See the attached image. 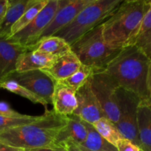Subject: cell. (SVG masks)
Returning a JSON list of instances; mask_svg holds the SVG:
<instances>
[{"instance_id":"ffe728a7","label":"cell","mask_w":151,"mask_h":151,"mask_svg":"<svg viewBox=\"0 0 151 151\" xmlns=\"http://www.w3.org/2000/svg\"><path fill=\"white\" fill-rule=\"evenodd\" d=\"M87 130L85 141L80 146L91 151H118L114 145L105 139L94 128L92 124L83 121Z\"/></svg>"},{"instance_id":"ac0fdd59","label":"cell","mask_w":151,"mask_h":151,"mask_svg":"<svg viewBox=\"0 0 151 151\" xmlns=\"http://www.w3.org/2000/svg\"><path fill=\"white\" fill-rule=\"evenodd\" d=\"M137 127L140 149L151 151V109L143 101L137 110Z\"/></svg>"},{"instance_id":"7a4b0ae2","label":"cell","mask_w":151,"mask_h":151,"mask_svg":"<svg viewBox=\"0 0 151 151\" xmlns=\"http://www.w3.org/2000/svg\"><path fill=\"white\" fill-rule=\"evenodd\" d=\"M150 59L137 46L131 45L119 51L104 70L115 80L119 87L137 94L145 101L150 97L147 72Z\"/></svg>"},{"instance_id":"6da1fadb","label":"cell","mask_w":151,"mask_h":151,"mask_svg":"<svg viewBox=\"0 0 151 151\" xmlns=\"http://www.w3.org/2000/svg\"><path fill=\"white\" fill-rule=\"evenodd\" d=\"M66 120L67 116L47 109L36 121L1 131L0 142L26 151L58 147L55 144V139L66 125Z\"/></svg>"},{"instance_id":"4fadbf2b","label":"cell","mask_w":151,"mask_h":151,"mask_svg":"<svg viewBox=\"0 0 151 151\" xmlns=\"http://www.w3.org/2000/svg\"><path fill=\"white\" fill-rule=\"evenodd\" d=\"M58 58L38 51H27L18 57L16 72H24L32 70H42L50 67Z\"/></svg>"},{"instance_id":"f546056e","label":"cell","mask_w":151,"mask_h":151,"mask_svg":"<svg viewBox=\"0 0 151 151\" xmlns=\"http://www.w3.org/2000/svg\"><path fill=\"white\" fill-rule=\"evenodd\" d=\"M8 7V0H0V24L2 22Z\"/></svg>"},{"instance_id":"836d02e7","label":"cell","mask_w":151,"mask_h":151,"mask_svg":"<svg viewBox=\"0 0 151 151\" xmlns=\"http://www.w3.org/2000/svg\"><path fill=\"white\" fill-rule=\"evenodd\" d=\"M77 145V144H76ZM77 145L78 146V147H80V149H81V150L82 151H91V150H87V149H86V148H84V147H81V146H80V145Z\"/></svg>"},{"instance_id":"52a82bcc","label":"cell","mask_w":151,"mask_h":151,"mask_svg":"<svg viewBox=\"0 0 151 151\" xmlns=\"http://www.w3.org/2000/svg\"><path fill=\"white\" fill-rule=\"evenodd\" d=\"M119 117L116 125L124 139L130 140L140 148L137 127V110L142 100L134 93L119 87L117 90Z\"/></svg>"},{"instance_id":"1f68e13d","label":"cell","mask_w":151,"mask_h":151,"mask_svg":"<svg viewBox=\"0 0 151 151\" xmlns=\"http://www.w3.org/2000/svg\"><path fill=\"white\" fill-rule=\"evenodd\" d=\"M28 151H66L63 147H45V148H38L34 149V150H30Z\"/></svg>"},{"instance_id":"3957f363","label":"cell","mask_w":151,"mask_h":151,"mask_svg":"<svg viewBox=\"0 0 151 151\" xmlns=\"http://www.w3.org/2000/svg\"><path fill=\"white\" fill-rule=\"evenodd\" d=\"M150 6V1L125 0L102 24L106 44L112 50H120L134 45L142 22Z\"/></svg>"},{"instance_id":"e0dca14e","label":"cell","mask_w":151,"mask_h":151,"mask_svg":"<svg viewBox=\"0 0 151 151\" xmlns=\"http://www.w3.org/2000/svg\"><path fill=\"white\" fill-rule=\"evenodd\" d=\"M32 0H8L5 16L0 24V38L8 39L13 25L17 22Z\"/></svg>"},{"instance_id":"8fae6325","label":"cell","mask_w":151,"mask_h":151,"mask_svg":"<svg viewBox=\"0 0 151 151\" xmlns=\"http://www.w3.org/2000/svg\"><path fill=\"white\" fill-rule=\"evenodd\" d=\"M78 107L73 114L90 124L95 123L105 117L100 105L96 98L91 86V78L75 91Z\"/></svg>"},{"instance_id":"83f0119b","label":"cell","mask_w":151,"mask_h":151,"mask_svg":"<svg viewBox=\"0 0 151 151\" xmlns=\"http://www.w3.org/2000/svg\"><path fill=\"white\" fill-rule=\"evenodd\" d=\"M118 151H139L140 148L130 140L122 139L116 145Z\"/></svg>"},{"instance_id":"277c9868","label":"cell","mask_w":151,"mask_h":151,"mask_svg":"<svg viewBox=\"0 0 151 151\" xmlns=\"http://www.w3.org/2000/svg\"><path fill=\"white\" fill-rule=\"evenodd\" d=\"M122 1V0H93L69 24L54 35L64 39L71 46L84 34L103 24Z\"/></svg>"},{"instance_id":"8992f818","label":"cell","mask_w":151,"mask_h":151,"mask_svg":"<svg viewBox=\"0 0 151 151\" xmlns=\"http://www.w3.org/2000/svg\"><path fill=\"white\" fill-rule=\"evenodd\" d=\"M91 86L105 117L116 124L119 117L117 83L104 69H97L91 77Z\"/></svg>"},{"instance_id":"d4e9b609","label":"cell","mask_w":151,"mask_h":151,"mask_svg":"<svg viewBox=\"0 0 151 151\" xmlns=\"http://www.w3.org/2000/svg\"><path fill=\"white\" fill-rule=\"evenodd\" d=\"M0 87L4 89L7 90V91H10L12 93L17 94V95L21 96L22 97L27 99L32 103H35V104H41L44 106L46 109H47V103L44 101L42 98L38 97L35 94L32 93L27 88L25 87L19 85L17 82L13 81V80H6L4 82L0 83Z\"/></svg>"},{"instance_id":"e575fe53","label":"cell","mask_w":151,"mask_h":151,"mask_svg":"<svg viewBox=\"0 0 151 151\" xmlns=\"http://www.w3.org/2000/svg\"><path fill=\"white\" fill-rule=\"evenodd\" d=\"M139 151H144V150H142V149H140Z\"/></svg>"},{"instance_id":"5b68a950","label":"cell","mask_w":151,"mask_h":151,"mask_svg":"<svg viewBox=\"0 0 151 151\" xmlns=\"http://www.w3.org/2000/svg\"><path fill=\"white\" fill-rule=\"evenodd\" d=\"M70 47L82 64L95 70L104 69L119 51L112 50L106 44L102 24L82 35Z\"/></svg>"},{"instance_id":"4dcf8cb0","label":"cell","mask_w":151,"mask_h":151,"mask_svg":"<svg viewBox=\"0 0 151 151\" xmlns=\"http://www.w3.org/2000/svg\"><path fill=\"white\" fill-rule=\"evenodd\" d=\"M0 151H26L23 149L16 148V147H11L7 145L4 144V143L0 142Z\"/></svg>"},{"instance_id":"2e32d148","label":"cell","mask_w":151,"mask_h":151,"mask_svg":"<svg viewBox=\"0 0 151 151\" xmlns=\"http://www.w3.org/2000/svg\"><path fill=\"white\" fill-rule=\"evenodd\" d=\"M87 136V130L83 120L78 116L72 114L67 116L66 124L58 134L55 144L60 147L66 142L71 140L75 144L81 145Z\"/></svg>"},{"instance_id":"4316f807","label":"cell","mask_w":151,"mask_h":151,"mask_svg":"<svg viewBox=\"0 0 151 151\" xmlns=\"http://www.w3.org/2000/svg\"><path fill=\"white\" fill-rule=\"evenodd\" d=\"M23 115L13 110L7 103L0 102V116L7 117H21Z\"/></svg>"},{"instance_id":"44dd1931","label":"cell","mask_w":151,"mask_h":151,"mask_svg":"<svg viewBox=\"0 0 151 151\" xmlns=\"http://www.w3.org/2000/svg\"><path fill=\"white\" fill-rule=\"evenodd\" d=\"M134 45L151 60V1L142 19Z\"/></svg>"},{"instance_id":"f1b7e54d","label":"cell","mask_w":151,"mask_h":151,"mask_svg":"<svg viewBox=\"0 0 151 151\" xmlns=\"http://www.w3.org/2000/svg\"><path fill=\"white\" fill-rule=\"evenodd\" d=\"M60 146L63 147L66 151H82L74 142L71 141V140L66 142Z\"/></svg>"},{"instance_id":"d6986e66","label":"cell","mask_w":151,"mask_h":151,"mask_svg":"<svg viewBox=\"0 0 151 151\" xmlns=\"http://www.w3.org/2000/svg\"><path fill=\"white\" fill-rule=\"evenodd\" d=\"M29 51H38L58 58L71 51V47L64 39L58 36L40 39Z\"/></svg>"},{"instance_id":"cb8c5ba5","label":"cell","mask_w":151,"mask_h":151,"mask_svg":"<svg viewBox=\"0 0 151 151\" xmlns=\"http://www.w3.org/2000/svg\"><path fill=\"white\" fill-rule=\"evenodd\" d=\"M94 70L95 69L90 66L81 64L79 69L73 75L66 79L59 81V83L76 91L91 78Z\"/></svg>"},{"instance_id":"5bb4252c","label":"cell","mask_w":151,"mask_h":151,"mask_svg":"<svg viewBox=\"0 0 151 151\" xmlns=\"http://www.w3.org/2000/svg\"><path fill=\"white\" fill-rule=\"evenodd\" d=\"M52 104L53 111L56 114L65 116H71L78 107L75 91L60 83L56 82Z\"/></svg>"},{"instance_id":"603a6c76","label":"cell","mask_w":151,"mask_h":151,"mask_svg":"<svg viewBox=\"0 0 151 151\" xmlns=\"http://www.w3.org/2000/svg\"><path fill=\"white\" fill-rule=\"evenodd\" d=\"M93 126L105 139L107 140L109 143L114 145L115 147L118 142L123 139L118 131L115 123L106 117L100 119L95 123L93 124Z\"/></svg>"},{"instance_id":"d6a6232c","label":"cell","mask_w":151,"mask_h":151,"mask_svg":"<svg viewBox=\"0 0 151 151\" xmlns=\"http://www.w3.org/2000/svg\"><path fill=\"white\" fill-rule=\"evenodd\" d=\"M143 102H145V103L146 104H147V106H148L151 109V95L148 97V99H147V100H145V101H143Z\"/></svg>"},{"instance_id":"9c48e42d","label":"cell","mask_w":151,"mask_h":151,"mask_svg":"<svg viewBox=\"0 0 151 151\" xmlns=\"http://www.w3.org/2000/svg\"><path fill=\"white\" fill-rule=\"evenodd\" d=\"M7 80H13L42 98L47 104H52L56 81L43 70L13 72Z\"/></svg>"},{"instance_id":"30bf717a","label":"cell","mask_w":151,"mask_h":151,"mask_svg":"<svg viewBox=\"0 0 151 151\" xmlns=\"http://www.w3.org/2000/svg\"><path fill=\"white\" fill-rule=\"evenodd\" d=\"M93 0H58V7L52 20L41 34L40 39L53 36L69 24L75 16ZM39 39V40H40Z\"/></svg>"},{"instance_id":"7c38bea8","label":"cell","mask_w":151,"mask_h":151,"mask_svg":"<svg viewBox=\"0 0 151 151\" xmlns=\"http://www.w3.org/2000/svg\"><path fill=\"white\" fill-rule=\"evenodd\" d=\"M28 50L8 40L0 38V83L16 72L18 57Z\"/></svg>"},{"instance_id":"7402d4cb","label":"cell","mask_w":151,"mask_h":151,"mask_svg":"<svg viewBox=\"0 0 151 151\" xmlns=\"http://www.w3.org/2000/svg\"><path fill=\"white\" fill-rule=\"evenodd\" d=\"M48 1L49 0H32L31 4L26 9L20 19L13 26L10 31V37L19 32L27 25L29 24L35 19V16L40 13V11L45 7Z\"/></svg>"},{"instance_id":"9a60e30c","label":"cell","mask_w":151,"mask_h":151,"mask_svg":"<svg viewBox=\"0 0 151 151\" xmlns=\"http://www.w3.org/2000/svg\"><path fill=\"white\" fill-rule=\"evenodd\" d=\"M82 63L71 50L63 55L58 57L50 67L42 69L55 81L59 82L73 75Z\"/></svg>"},{"instance_id":"ba28073f","label":"cell","mask_w":151,"mask_h":151,"mask_svg":"<svg viewBox=\"0 0 151 151\" xmlns=\"http://www.w3.org/2000/svg\"><path fill=\"white\" fill-rule=\"evenodd\" d=\"M58 7V0H49L45 7L29 24L7 40L25 47L29 51L39 41L42 32L52 20Z\"/></svg>"},{"instance_id":"484cf974","label":"cell","mask_w":151,"mask_h":151,"mask_svg":"<svg viewBox=\"0 0 151 151\" xmlns=\"http://www.w3.org/2000/svg\"><path fill=\"white\" fill-rule=\"evenodd\" d=\"M40 116H30L25 115L21 117H7V116H0V132L13 127L19 126L24 124L36 121L39 119Z\"/></svg>"}]
</instances>
